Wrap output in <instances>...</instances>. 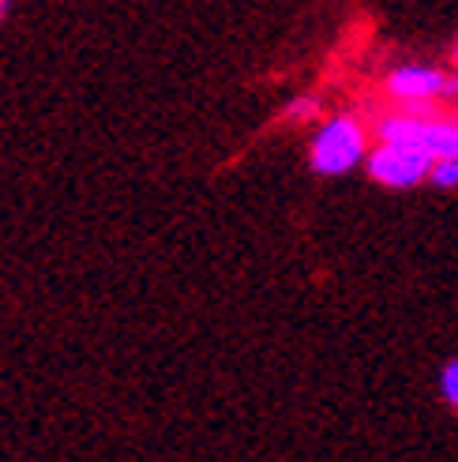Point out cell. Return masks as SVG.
Listing matches in <instances>:
<instances>
[{
  "mask_svg": "<svg viewBox=\"0 0 458 462\" xmlns=\"http://www.w3.org/2000/svg\"><path fill=\"white\" fill-rule=\"evenodd\" d=\"M428 170H432V154L414 143L376 140V147H369V158H364L369 180L380 184V189H395V192H409L417 184H425Z\"/></svg>",
  "mask_w": 458,
  "mask_h": 462,
  "instance_id": "3957f363",
  "label": "cell"
},
{
  "mask_svg": "<svg viewBox=\"0 0 458 462\" xmlns=\"http://www.w3.org/2000/svg\"><path fill=\"white\" fill-rule=\"evenodd\" d=\"M436 391L447 410L458 413V357H447L444 368H440V380H436Z\"/></svg>",
  "mask_w": 458,
  "mask_h": 462,
  "instance_id": "8992f818",
  "label": "cell"
},
{
  "mask_svg": "<svg viewBox=\"0 0 458 462\" xmlns=\"http://www.w3.org/2000/svg\"><path fill=\"white\" fill-rule=\"evenodd\" d=\"M279 121H282L286 128H301V125H319V121H324V102H319L316 95H297V98H289V102L282 106Z\"/></svg>",
  "mask_w": 458,
  "mask_h": 462,
  "instance_id": "277c9868",
  "label": "cell"
},
{
  "mask_svg": "<svg viewBox=\"0 0 458 462\" xmlns=\"http://www.w3.org/2000/svg\"><path fill=\"white\" fill-rule=\"evenodd\" d=\"M369 158V128L357 113H331L308 140V170L319 177H346Z\"/></svg>",
  "mask_w": 458,
  "mask_h": 462,
  "instance_id": "6da1fadb",
  "label": "cell"
},
{
  "mask_svg": "<svg viewBox=\"0 0 458 462\" xmlns=\"http://www.w3.org/2000/svg\"><path fill=\"white\" fill-rule=\"evenodd\" d=\"M8 12H12V5H8V0H0V27L8 23Z\"/></svg>",
  "mask_w": 458,
  "mask_h": 462,
  "instance_id": "52a82bcc",
  "label": "cell"
},
{
  "mask_svg": "<svg viewBox=\"0 0 458 462\" xmlns=\"http://www.w3.org/2000/svg\"><path fill=\"white\" fill-rule=\"evenodd\" d=\"M428 184L440 192H454L458 189V158H432Z\"/></svg>",
  "mask_w": 458,
  "mask_h": 462,
  "instance_id": "5b68a950",
  "label": "cell"
},
{
  "mask_svg": "<svg viewBox=\"0 0 458 462\" xmlns=\"http://www.w3.org/2000/svg\"><path fill=\"white\" fill-rule=\"evenodd\" d=\"M387 98L406 109H432L436 102L458 98V72L440 64H398L383 79Z\"/></svg>",
  "mask_w": 458,
  "mask_h": 462,
  "instance_id": "7a4b0ae2",
  "label": "cell"
},
{
  "mask_svg": "<svg viewBox=\"0 0 458 462\" xmlns=\"http://www.w3.org/2000/svg\"><path fill=\"white\" fill-rule=\"evenodd\" d=\"M451 57H454V72H458V42H454V50H451Z\"/></svg>",
  "mask_w": 458,
  "mask_h": 462,
  "instance_id": "ba28073f",
  "label": "cell"
}]
</instances>
